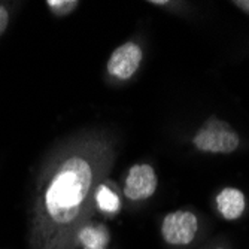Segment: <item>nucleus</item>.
<instances>
[{
	"label": "nucleus",
	"instance_id": "f257e3e1",
	"mask_svg": "<svg viewBox=\"0 0 249 249\" xmlns=\"http://www.w3.org/2000/svg\"><path fill=\"white\" fill-rule=\"evenodd\" d=\"M96 190V169L89 158L67 157L45 190V212L57 227L72 229L79 218H84L89 196Z\"/></svg>",
	"mask_w": 249,
	"mask_h": 249
},
{
	"label": "nucleus",
	"instance_id": "f03ea898",
	"mask_svg": "<svg viewBox=\"0 0 249 249\" xmlns=\"http://www.w3.org/2000/svg\"><path fill=\"white\" fill-rule=\"evenodd\" d=\"M193 143L198 151L212 152V154H230L239 148V136L231 130V127L219 121L216 118H211L205 123L197 134L194 136Z\"/></svg>",
	"mask_w": 249,
	"mask_h": 249
},
{
	"label": "nucleus",
	"instance_id": "7ed1b4c3",
	"mask_svg": "<svg viewBox=\"0 0 249 249\" xmlns=\"http://www.w3.org/2000/svg\"><path fill=\"white\" fill-rule=\"evenodd\" d=\"M198 229L197 218L190 211H175L166 215L161 225L163 239L170 245H188Z\"/></svg>",
	"mask_w": 249,
	"mask_h": 249
},
{
	"label": "nucleus",
	"instance_id": "20e7f679",
	"mask_svg": "<svg viewBox=\"0 0 249 249\" xmlns=\"http://www.w3.org/2000/svg\"><path fill=\"white\" fill-rule=\"evenodd\" d=\"M142 57L143 53L138 43L125 42L112 53L107 60V72L118 79H128L138 72Z\"/></svg>",
	"mask_w": 249,
	"mask_h": 249
},
{
	"label": "nucleus",
	"instance_id": "39448f33",
	"mask_svg": "<svg viewBox=\"0 0 249 249\" xmlns=\"http://www.w3.org/2000/svg\"><path fill=\"white\" fill-rule=\"evenodd\" d=\"M157 173L149 164H134L125 178L124 194L127 198L139 201L149 198L157 190Z\"/></svg>",
	"mask_w": 249,
	"mask_h": 249
},
{
	"label": "nucleus",
	"instance_id": "423d86ee",
	"mask_svg": "<svg viewBox=\"0 0 249 249\" xmlns=\"http://www.w3.org/2000/svg\"><path fill=\"white\" fill-rule=\"evenodd\" d=\"M216 208L225 219H237L245 211V196L237 188H224L216 196Z\"/></svg>",
	"mask_w": 249,
	"mask_h": 249
},
{
	"label": "nucleus",
	"instance_id": "0eeeda50",
	"mask_svg": "<svg viewBox=\"0 0 249 249\" xmlns=\"http://www.w3.org/2000/svg\"><path fill=\"white\" fill-rule=\"evenodd\" d=\"M109 240V230L100 222H87L78 231V242L82 245V249H106Z\"/></svg>",
	"mask_w": 249,
	"mask_h": 249
},
{
	"label": "nucleus",
	"instance_id": "6e6552de",
	"mask_svg": "<svg viewBox=\"0 0 249 249\" xmlns=\"http://www.w3.org/2000/svg\"><path fill=\"white\" fill-rule=\"evenodd\" d=\"M94 201L97 203V208L100 211L107 213H115L121 208V200L118 194L105 184H100L97 187L94 194Z\"/></svg>",
	"mask_w": 249,
	"mask_h": 249
},
{
	"label": "nucleus",
	"instance_id": "1a4fd4ad",
	"mask_svg": "<svg viewBox=\"0 0 249 249\" xmlns=\"http://www.w3.org/2000/svg\"><path fill=\"white\" fill-rule=\"evenodd\" d=\"M47 5L55 15L66 17L78 8L79 2H76V0H48Z\"/></svg>",
	"mask_w": 249,
	"mask_h": 249
},
{
	"label": "nucleus",
	"instance_id": "9d476101",
	"mask_svg": "<svg viewBox=\"0 0 249 249\" xmlns=\"http://www.w3.org/2000/svg\"><path fill=\"white\" fill-rule=\"evenodd\" d=\"M8 22H9V14L3 5H0V36L5 33V30L8 27Z\"/></svg>",
	"mask_w": 249,
	"mask_h": 249
},
{
	"label": "nucleus",
	"instance_id": "9b49d317",
	"mask_svg": "<svg viewBox=\"0 0 249 249\" xmlns=\"http://www.w3.org/2000/svg\"><path fill=\"white\" fill-rule=\"evenodd\" d=\"M237 8H240L242 11H245L246 14H249V0H236L233 2Z\"/></svg>",
	"mask_w": 249,
	"mask_h": 249
},
{
	"label": "nucleus",
	"instance_id": "f8f14e48",
	"mask_svg": "<svg viewBox=\"0 0 249 249\" xmlns=\"http://www.w3.org/2000/svg\"><path fill=\"white\" fill-rule=\"evenodd\" d=\"M106 249H107V248H106Z\"/></svg>",
	"mask_w": 249,
	"mask_h": 249
}]
</instances>
